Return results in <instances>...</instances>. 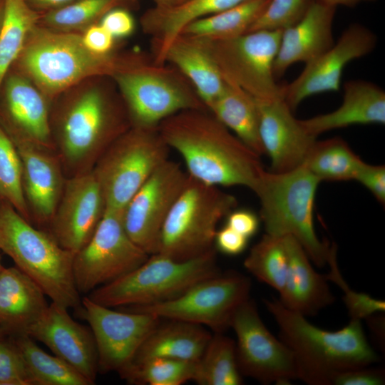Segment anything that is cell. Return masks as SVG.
Wrapping results in <instances>:
<instances>
[{"instance_id":"ffe728a7","label":"cell","mask_w":385,"mask_h":385,"mask_svg":"<svg viewBox=\"0 0 385 385\" xmlns=\"http://www.w3.org/2000/svg\"><path fill=\"white\" fill-rule=\"evenodd\" d=\"M28 335L43 343L92 385L95 384L98 366L93 334L90 327L73 319L67 308L51 302Z\"/></svg>"},{"instance_id":"d590c367","label":"cell","mask_w":385,"mask_h":385,"mask_svg":"<svg viewBox=\"0 0 385 385\" xmlns=\"http://www.w3.org/2000/svg\"><path fill=\"white\" fill-rule=\"evenodd\" d=\"M288 265L283 237L265 234L250 250L244 266L258 280L279 293L282 290Z\"/></svg>"},{"instance_id":"7dc6e473","label":"cell","mask_w":385,"mask_h":385,"mask_svg":"<svg viewBox=\"0 0 385 385\" xmlns=\"http://www.w3.org/2000/svg\"><path fill=\"white\" fill-rule=\"evenodd\" d=\"M114 38L101 24L91 25L82 36L85 46L98 55L110 53L114 44Z\"/></svg>"},{"instance_id":"e575fe53","label":"cell","mask_w":385,"mask_h":385,"mask_svg":"<svg viewBox=\"0 0 385 385\" xmlns=\"http://www.w3.org/2000/svg\"><path fill=\"white\" fill-rule=\"evenodd\" d=\"M242 376L235 341L223 333L212 335L197 361L193 381L200 385H240Z\"/></svg>"},{"instance_id":"52a82bcc","label":"cell","mask_w":385,"mask_h":385,"mask_svg":"<svg viewBox=\"0 0 385 385\" xmlns=\"http://www.w3.org/2000/svg\"><path fill=\"white\" fill-rule=\"evenodd\" d=\"M121 58L111 53L91 52L78 34L36 26L17 59L21 68L41 92L53 96L87 77L112 76Z\"/></svg>"},{"instance_id":"8d00e7d4","label":"cell","mask_w":385,"mask_h":385,"mask_svg":"<svg viewBox=\"0 0 385 385\" xmlns=\"http://www.w3.org/2000/svg\"><path fill=\"white\" fill-rule=\"evenodd\" d=\"M197 361L155 358L130 364L120 376L130 384L181 385L194 379Z\"/></svg>"},{"instance_id":"4dcf8cb0","label":"cell","mask_w":385,"mask_h":385,"mask_svg":"<svg viewBox=\"0 0 385 385\" xmlns=\"http://www.w3.org/2000/svg\"><path fill=\"white\" fill-rule=\"evenodd\" d=\"M270 0H246L232 8L188 24L180 35L205 40H225L249 31Z\"/></svg>"},{"instance_id":"f5cc1de1","label":"cell","mask_w":385,"mask_h":385,"mask_svg":"<svg viewBox=\"0 0 385 385\" xmlns=\"http://www.w3.org/2000/svg\"><path fill=\"white\" fill-rule=\"evenodd\" d=\"M155 6L159 8H170L180 5L188 0H153Z\"/></svg>"},{"instance_id":"9a60e30c","label":"cell","mask_w":385,"mask_h":385,"mask_svg":"<svg viewBox=\"0 0 385 385\" xmlns=\"http://www.w3.org/2000/svg\"><path fill=\"white\" fill-rule=\"evenodd\" d=\"M78 315L86 320L93 334L98 372L120 374L132 361L137 351L161 319L146 312L105 307L87 296L81 299Z\"/></svg>"},{"instance_id":"5b68a950","label":"cell","mask_w":385,"mask_h":385,"mask_svg":"<svg viewBox=\"0 0 385 385\" xmlns=\"http://www.w3.org/2000/svg\"><path fill=\"white\" fill-rule=\"evenodd\" d=\"M220 273L215 247L184 261L155 253L135 270L96 288L87 297L111 308L153 305L173 299L196 283Z\"/></svg>"},{"instance_id":"2e32d148","label":"cell","mask_w":385,"mask_h":385,"mask_svg":"<svg viewBox=\"0 0 385 385\" xmlns=\"http://www.w3.org/2000/svg\"><path fill=\"white\" fill-rule=\"evenodd\" d=\"M188 178L179 163L168 159L153 172L124 208L123 220L128 236L148 255L158 252L163 225Z\"/></svg>"},{"instance_id":"1f68e13d","label":"cell","mask_w":385,"mask_h":385,"mask_svg":"<svg viewBox=\"0 0 385 385\" xmlns=\"http://www.w3.org/2000/svg\"><path fill=\"white\" fill-rule=\"evenodd\" d=\"M20 353L32 385H92L63 359L43 351L27 334L10 337Z\"/></svg>"},{"instance_id":"74e56055","label":"cell","mask_w":385,"mask_h":385,"mask_svg":"<svg viewBox=\"0 0 385 385\" xmlns=\"http://www.w3.org/2000/svg\"><path fill=\"white\" fill-rule=\"evenodd\" d=\"M0 200L9 203L31 222L22 185V165L11 137L0 126Z\"/></svg>"},{"instance_id":"277c9868","label":"cell","mask_w":385,"mask_h":385,"mask_svg":"<svg viewBox=\"0 0 385 385\" xmlns=\"http://www.w3.org/2000/svg\"><path fill=\"white\" fill-rule=\"evenodd\" d=\"M320 180L302 165L285 173L265 170L254 190L260 202L266 233L292 236L317 267L327 265L331 245L320 240L314 226V205Z\"/></svg>"},{"instance_id":"ee69618b","label":"cell","mask_w":385,"mask_h":385,"mask_svg":"<svg viewBox=\"0 0 385 385\" xmlns=\"http://www.w3.org/2000/svg\"><path fill=\"white\" fill-rule=\"evenodd\" d=\"M101 20L100 24L114 38L127 37L133 32V18L127 10L121 7L110 10Z\"/></svg>"},{"instance_id":"5bb4252c","label":"cell","mask_w":385,"mask_h":385,"mask_svg":"<svg viewBox=\"0 0 385 385\" xmlns=\"http://www.w3.org/2000/svg\"><path fill=\"white\" fill-rule=\"evenodd\" d=\"M230 328L237 337L236 356L242 375L263 384L284 385L297 379L292 351L268 330L252 300L248 299L237 309Z\"/></svg>"},{"instance_id":"4316f807","label":"cell","mask_w":385,"mask_h":385,"mask_svg":"<svg viewBox=\"0 0 385 385\" xmlns=\"http://www.w3.org/2000/svg\"><path fill=\"white\" fill-rule=\"evenodd\" d=\"M246 0H188L170 8L153 6L142 16L143 30L151 38L152 58L163 64L171 42L190 23L232 8Z\"/></svg>"},{"instance_id":"836d02e7","label":"cell","mask_w":385,"mask_h":385,"mask_svg":"<svg viewBox=\"0 0 385 385\" xmlns=\"http://www.w3.org/2000/svg\"><path fill=\"white\" fill-rule=\"evenodd\" d=\"M363 161L340 138L314 143L303 165L321 181L354 180Z\"/></svg>"},{"instance_id":"e0dca14e","label":"cell","mask_w":385,"mask_h":385,"mask_svg":"<svg viewBox=\"0 0 385 385\" xmlns=\"http://www.w3.org/2000/svg\"><path fill=\"white\" fill-rule=\"evenodd\" d=\"M376 44L377 37L370 29L359 24H351L331 48L305 63L293 81L282 86L284 101L293 111L308 97L338 91L346 66L370 53Z\"/></svg>"},{"instance_id":"8fae6325","label":"cell","mask_w":385,"mask_h":385,"mask_svg":"<svg viewBox=\"0 0 385 385\" xmlns=\"http://www.w3.org/2000/svg\"><path fill=\"white\" fill-rule=\"evenodd\" d=\"M282 30H258L225 40L202 41L224 81L256 100L283 99V87L276 82L273 64Z\"/></svg>"},{"instance_id":"b9f144b4","label":"cell","mask_w":385,"mask_h":385,"mask_svg":"<svg viewBox=\"0 0 385 385\" xmlns=\"http://www.w3.org/2000/svg\"><path fill=\"white\" fill-rule=\"evenodd\" d=\"M0 385H32L24 361L11 339L0 340Z\"/></svg>"},{"instance_id":"ba28073f","label":"cell","mask_w":385,"mask_h":385,"mask_svg":"<svg viewBox=\"0 0 385 385\" xmlns=\"http://www.w3.org/2000/svg\"><path fill=\"white\" fill-rule=\"evenodd\" d=\"M237 205L234 195L188 175L163 225L157 253L178 261L205 254L214 248L219 222Z\"/></svg>"},{"instance_id":"8992f818","label":"cell","mask_w":385,"mask_h":385,"mask_svg":"<svg viewBox=\"0 0 385 385\" xmlns=\"http://www.w3.org/2000/svg\"><path fill=\"white\" fill-rule=\"evenodd\" d=\"M132 126L158 127L185 110H207L190 81L173 66L155 63L152 57L123 58L113 74Z\"/></svg>"},{"instance_id":"f35d334b","label":"cell","mask_w":385,"mask_h":385,"mask_svg":"<svg viewBox=\"0 0 385 385\" xmlns=\"http://www.w3.org/2000/svg\"><path fill=\"white\" fill-rule=\"evenodd\" d=\"M134 0H78L41 16L48 27L58 30L82 28L101 19L110 10Z\"/></svg>"},{"instance_id":"60d3db41","label":"cell","mask_w":385,"mask_h":385,"mask_svg":"<svg viewBox=\"0 0 385 385\" xmlns=\"http://www.w3.org/2000/svg\"><path fill=\"white\" fill-rule=\"evenodd\" d=\"M312 0H270L248 32L258 30H284L296 24Z\"/></svg>"},{"instance_id":"3957f363","label":"cell","mask_w":385,"mask_h":385,"mask_svg":"<svg viewBox=\"0 0 385 385\" xmlns=\"http://www.w3.org/2000/svg\"><path fill=\"white\" fill-rule=\"evenodd\" d=\"M0 250L55 302L77 314L81 298L73 274L74 254L49 232L34 226L9 203L0 200Z\"/></svg>"},{"instance_id":"bcb514c9","label":"cell","mask_w":385,"mask_h":385,"mask_svg":"<svg viewBox=\"0 0 385 385\" xmlns=\"http://www.w3.org/2000/svg\"><path fill=\"white\" fill-rule=\"evenodd\" d=\"M248 238L225 225L217 230L214 247L225 255H237L245 250Z\"/></svg>"},{"instance_id":"9f6ffc18","label":"cell","mask_w":385,"mask_h":385,"mask_svg":"<svg viewBox=\"0 0 385 385\" xmlns=\"http://www.w3.org/2000/svg\"><path fill=\"white\" fill-rule=\"evenodd\" d=\"M4 267L2 266V264H1V257L0 256V271L2 270Z\"/></svg>"},{"instance_id":"ac0fdd59","label":"cell","mask_w":385,"mask_h":385,"mask_svg":"<svg viewBox=\"0 0 385 385\" xmlns=\"http://www.w3.org/2000/svg\"><path fill=\"white\" fill-rule=\"evenodd\" d=\"M106 208L92 170L68 177L48 232L62 247L75 255L92 237Z\"/></svg>"},{"instance_id":"9c48e42d","label":"cell","mask_w":385,"mask_h":385,"mask_svg":"<svg viewBox=\"0 0 385 385\" xmlns=\"http://www.w3.org/2000/svg\"><path fill=\"white\" fill-rule=\"evenodd\" d=\"M128 120L99 90L83 93L66 109L59 128L56 153L63 172L71 177L91 170L106 149L132 126Z\"/></svg>"},{"instance_id":"f1b7e54d","label":"cell","mask_w":385,"mask_h":385,"mask_svg":"<svg viewBox=\"0 0 385 385\" xmlns=\"http://www.w3.org/2000/svg\"><path fill=\"white\" fill-rule=\"evenodd\" d=\"M163 62L190 81L207 108L224 88L222 74L200 39L179 35L167 48Z\"/></svg>"},{"instance_id":"7402d4cb","label":"cell","mask_w":385,"mask_h":385,"mask_svg":"<svg viewBox=\"0 0 385 385\" xmlns=\"http://www.w3.org/2000/svg\"><path fill=\"white\" fill-rule=\"evenodd\" d=\"M336 7L312 0L302 17L282 30L273 64L276 80L295 63H305L316 58L334 43L333 21Z\"/></svg>"},{"instance_id":"7bdbcfd3","label":"cell","mask_w":385,"mask_h":385,"mask_svg":"<svg viewBox=\"0 0 385 385\" xmlns=\"http://www.w3.org/2000/svg\"><path fill=\"white\" fill-rule=\"evenodd\" d=\"M366 187L382 205L385 203V166L362 162L354 179Z\"/></svg>"},{"instance_id":"d6986e66","label":"cell","mask_w":385,"mask_h":385,"mask_svg":"<svg viewBox=\"0 0 385 385\" xmlns=\"http://www.w3.org/2000/svg\"><path fill=\"white\" fill-rule=\"evenodd\" d=\"M256 102L260 136L265 154L271 160L270 171L285 173L303 165L317 137L294 116L284 99Z\"/></svg>"},{"instance_id":"f907efd6","label":"cell","mask_w":385,"mask_h":385,"mask_svg":"<svg viewBox=\"0 0 385 385\" xmlns=\"http://www.w3.org/2000/svg\"><path fill=\"white\" fill-rule=\"evenodd\" d=\"M365 319L380 345H382V338L384 339V317L381 315L372 314Z\"/></svg>"},{"instance_id":"484cf974","label":"cell","mask_w":385,"mask_h":385,"mask_svg":"<svg viewBox=\"0 0 385 385\" xmlns=\"http://www.w3.org/2000/svg\"><path fill=\"white\" fill-rule=\"evenodd\" d=\"M5 108L14 130L11 138L54 151L48 111L40 90L24 78L11 76L6 83Z\"/></svg>"},{"instance_id":"30bf717a","label":"cell","mask_w":385,"mask_h":385,"mask_svg":"<svg viewBox=\"0 0 385 385\" xmlns=\"http://www.w3.org/2000/svg\"><path fill=\"white\" fill-rule=\"evenodd\" d=\"M169 150L158 127L131 126L118 137L91 170L106 207L123 210L153 172L169 159Z\"/></svg>"},{"instance_id":"603a6c76","label":"cell","mask_w":385,"mask_h":385,"mask_svg":"<svg viewBox=\"0 0 385 385\" xmlns=\"http://www.w3.org/2000/svg\"><path fill=\"white\" fill-rule=\"evenodd\" d=\"M282 237L288 265L279 300L291 311L304 317L313 316L334 301L327 274H320L314 270L306 252L294 237L289 235Z\"/></svg>"},{"instance_id":"44dd1931","label":"cell","mask_w":385,"mask_h":385,"mask_svg":"<svg viewBox=\"0 0 385 385\" xmlns=\"http://www.w3.org/2000/svg\"><path fill=\"white\" fill-rule=\"evenodd\" d=\"M22 165V185L31 223L48 225L60 201L66 179L55 151L11 138Z\"/></svg>"},{"instance_id":"681fc988","label":"cell","mask_w":385,"mask_h":385,"mask_svg":"<svg viewBox=\"0 0 385 385\" xmlns=\"http://www.w3.org/2000/svg\"><path fill=\"white\" fill-rule=\"evenodd\" d=\"M78 0H26V3L34 10L50 11L55 10Z\"/></svg>"},{"instance_id":"f546056e","label":"cell","mask_w":385,"mask_h":385,"mask_svg":"<svg viewBox=\"0 0 385 385\" xmlns=\"http://www.w3.org/2000/svg\"><path fill=\"white\" fill-rule=\"evenodd\" d=\"M207 110L250 149L260 156L265 154L260 136L258 108L251 95L225 82L222 91Z\"/></svg>"},{"instance_id":"d6a6232c","label":"cell","mask_w":385,"mask_h":385,"mask_svg":"<svg viewBox=\"0 0 385 385\" xmlns=\"http://www.w3.org/2000/svg\"><path fill=\"white\" fill-rule=\"evenodd\" d=\"M41 16L26 0H4V14L0 29V87L13 62L25 45L28 36Z\"/></svg>"},{"instance_id":"ab89813d","label":"cell","mask_w":385,"mask_h":385,"mask_svg":"<svg viewBox=\"0 0 385 385\" xmlns=\"http://www.w3.org/2000/svg\"><path fill=\"white\" fill-rule=\"evenodd\" d=\"M327 265L330 267L327 274L328 281L336 284L343 292V301L346 305L350 319L361 320L385 311L384 301L374 299L367 294L356 292L351 289L342 277L337 265V246L331 245Z\"/></svg>"},{"instance_id":"6da1fadb","label":"cell","mask_w":385,"mask_h":385,"mask_svg":"<svg viewBox=\"0 0 385 385\" xmlns=\"http://www.w3.org/2000/svg\"><path fill=\"white\" fill-rule=\"evenodd\" d=\"M158 128L168 147L182 156L188 175L205 184L254 191L265 170L260 155L208 110L180 111Z\"/></svg>"},{"instance_id":"11a10c76","label":"cell","mask_w":385,"mask_h":385,"mask_svg":"<svg viewBox=\"0 0 385 385\" xmlns=\"http://www.w3.org/2000/svg\"><path fill=\"white\" fill-rule=\"evenodd\" d=\"M6 337V334L0 327V340L4 339Z\"/></svg>"},{"instance_id":"c3c4849f","label":"cell","mask_w":385,"mask_h":385,"mask_svg":"<svg viewBox=\"0 0 385 385\" xmlns=\"http://www.w3.org/2000/svg\"><path fill=\"white\" fill-rule=\"evenodd\" d=\"M226 225L250 238L255 235L259 228L257 216L249 210H233L226 217Z\"/></svg>"},{"instance_id":"7c38bea8","label":"cell","mask_w":385,"mask_h":385,"mask_svg":"<svg viewBox=\"0 0 385 385\" xmlns=\"http://www.w3.org/2000/svg\"><path fill=\"white\" fill-rule=\"evenodd\" d=\"M250 279L231 272L202 280L179 297L164 302L119 309L146 312L161 319L183 321L223 333L230 328L237 309L250 299Z\"/></svg>"},{"instance_id":"f6af8a7d","label":"cell","mask_w":385,"mask_h":385,"mask_svg":"<svg viewBox=\"0 0 385 385\" xmlns=\"http://www.w3.org/2000/svg\"><path fill=\"white\" fill-rule=\"evenodd\" d=\"M384 382V370L364 366L341 373L332 385H382Z\"/></svg>"},{"instance_id":"d4e9b609","label":"cell","mask_w":385,"mask_h":385,"mask_svg":"<svg viewBox=\"0 0 385 385\" xmlns=\"http://www.w3.org/2000/svg\"><path fill=\"white\" fill-rule=\"evenodd\" d=\"M341 106L335 111L301 120L309 133L318 135L356 124L385 123V92L377 85L362 80L344 84Z\"/></svg>"},{"instance_id":"83f0119b","label":"cell","mask_w":385,"mask_h":385,"mask_svg":"<svg viewBox=\"0 0 385 385\" xmlns=\"http://www.w3.org/2000/svg\"><path fill=\"white\" fill-rule=\"evenodd\" d=\"M211 337L200 324L170 319L166 324L160 322L140 345L130 364L155 358L197 361Z\"/></svg>"},{"instance_id":"816d5d0a","label":"cell","mask_w":385,"mask_h":385,"mask_svg":"<svg viewBox=\"0 0 385 385\" xmlns=\"http://www.w3.org/2000/svg\"><path fill=\"white\" fill-rule=\"evenodd\" d=\"M324 4L337 7V6H345L353 7L363 1H373L375 0H314Z\"/></svg>"},{"instance_id":"db71d44e","label":"cell","mask_w":385,"mask_h":385,"mask_svg":"<svg viewBox=\"0 0 385 385\" xmlns=\"http://www.w3.org/2000/svg\"><path fill=\"white\" fill-rule=\"evenodd\" d=\"M4 14V0H0V29L2 23Z\"/></svg>"},{"instance_id":"7a4b0ae2","label":"cell","mask_w":385,"mask_h":385,"mask_svg":"<svg viewBox=\"0 0 385 385\" xmlns=\"http://www.w3.org/2000/svg\"><path fill=\"white\" fill-rule=\"evenodd\" d=\"M264 303L277 324L280 339L294 355L297 379L306 384L332 385L341 373L378 361L361 320L350 319L339 330L327 331L287 309L278 299Z\"/></svg>"},{"instance_id":"cb8c5ba5","label":"cell","mask_w":385,"mask_h":385,"mask_svg":"<svg viewBox=\"0 0 385 385\" xmlns=\"http://www.w3.org/2000/svg\"><path fill=\"white\" fill-rule=\"evenodd\" d=\"M41 288L17 267L0 271V327L9 337L27 334L49 304Z\"/></svg>"},{"instance_id":"4fadbf2b","label":"cell","mask_w":385,"mask_h":385,"mask_svg":"<svg viewBox=\"0 0 385 385\" xmlns=\"http://www.w3.org/2000/svg\"><path fill=\"white\" fill-rule=\"evenodd\" d=\"M123 212L106 207L91 240L75 254L73 274L80 294L128 274L149 257L128 236Z\"/></svg>"}]
</instances>
